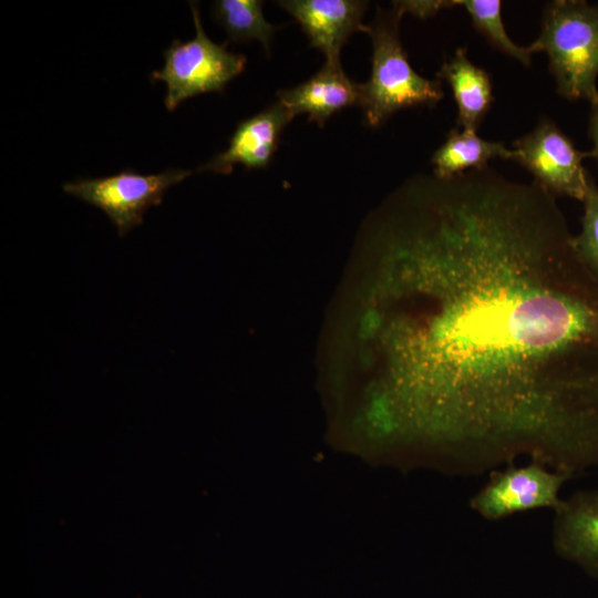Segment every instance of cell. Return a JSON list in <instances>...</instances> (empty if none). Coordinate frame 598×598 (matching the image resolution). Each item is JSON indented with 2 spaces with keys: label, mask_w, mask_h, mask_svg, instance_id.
Here are the masks:
<instances>
[{
  "label": "cell",
  "mask_w": 598,
  "mask_h": 598,
  "mask_svg": "<svg viewBox=\"0 0 598 598\" xmlns=\"http://www.w3.org/2000/svg\"><path fill=\"white\" fill-rule=\"evenodd\" d=\"M342 289L326 359L362 369L382 436L457 468L598 465V280L537 182L414 176Z\"/></svg>",
  "instance_id": "1"
},
{
  "label": "cell",
  "mask_w": 598,
  "mask_h": 598,
  "mask_svg": "<svg viewBox=\"0 0 598 598\" xmlns=\"http://www.w3.org/2000/svg\"><path fill=\"white\" fill-rule=\"evenodd\" d=\"M401 18L394 7L378 8L374 20L367 25L372 42V69L369 80L361 83L360 107L371 127L402 109L432 107L444 96L440 80H429L411 66L400 40Z\"/></svg>",
  "instance_id": "2"
},
{
  "label": "cell",
  "mask_w": 598,
  "mask_h": 598,
  "mask_svg": "<svg viewBox=\"0 0 598 598\" xmlns=\"http://www.w3.org/2000/svg\"><path fill=\"white\" fill-rule=\"evenodd\" d=\"M534 52L548 55L557 93L567 100L598 97V4L584 0L547 3Z\"/></svg>",
  "instance_id": "3"
},
{
  "label": "cell",
  "mask_w": 598,
  "mask_h": 598,
  "mask_svg": "<svg viewBox=\"0 0 598 598\" xmlns=\"http://www.w3.org/2000/svg\"><path fill=\"white\" fill-rule=\"evenodd\" d=\"M196 34L182 42L174 40L164 51L162 70L151 74L152 81L166 83L164 104L174 111L183 101L195 95L224 92L226 85L239 75L246 65L244 54L227 50L228 41L217 44L205 33L196 2H190Z\"/></svg>",
  "instance_id": "4"
},
{
  "label": "cell",
  "mask_w": 598,
  "mask_h": 598,
  "mask_svg": "<svg viewBox=\"0 0 598 598\" xmlns=\"http://www.w3.org/2000/svg\"><path fill=\"white\" fill-rule=\"evenodd\" d=\"M190 171L169 169L142 175L131 169L102 178H83L63 184V190L89 203L109 217L124 236L143 223L145 212L158 206L168 188L181 183Z\"/></svg>",
  "instance_id": "5"
},
{
  "label": "cell",
  "mask_w": 598,
  "mask_h": 598,
  "mask_svg": "<svg viewBox=\"0 0 598 598\" xmlns=\"http://www.w3.org/2000/svg\"><path fill=\"white\" fill-rule=\"evenodd\" d=\"M573 476L538 461L520 466L511 464L491 472L485 485L470 499V507L492 522L534 509L554 512L563 501L559 496L563 485Z\"/></svg>",
  "instance_id": "6"
},
{
  "label": "cell",
  "mask_w": 598,
  "mask_h": 598,
  "mask_svg": "<svg viewBox=\"0 0 598 598\" xmlns=\"http://www.w3.org/2000/svg\"><path fill=\"white\" fill-rule=\"evenodd\" d=\"M511 148L512 161L526 168L553 195L582 202L591 178L582 161L591 153L579 151L551 120L542 118Z\"/></svg>",
  "instance_id": "7"
},
{
  "label": "cell",
  "mask_w": 598,
  "mask_h": 598,
  "mask_svg": "<svg viewBox=\"0 0 598 598\" xmlns=\"http://www.w3.org/2000/svg\"><path fill=\"white\" fill-rule=\"evenodd\" d=\"M300 24L313 47L327 62H341L340 52L355 31L365 32L362 23L368 7L359 0H282L277 2Z\"/></svg>",
  "instance_id": "8"
},
{
  "label": "cell",
  "mask_w": 598,
  "mask_h": 598,
  "mask_svg": "<svg viewBox=\"0 0 598 598\" xmlns=\"http://www.w3.org/2000/svg\"><path fill=\"white\" fill-rule=\"evenodd\" d=\"M551 544L560 558L598 579V488L563 498L554 511Z\"/></svg>",
  "instance_id": "9"
},
{
  "label": "cell",
  "mask_w": 598,
  "mask_h": 598,
  "mask_svg": "<svg viewBox=\"0 0 598 598\" xmlns=\"http://www.w3.org/2000/svg\"><path fill=\"white\" fill-rule=\"evenodd\" d=\"M292 118L281 103L269 105L241 121L231 135L228 147L197 171L230 174L235 164H241L247 169L266 167L278 147L282 131Z\"/></svg>",
  "instance_id": "10"
},
{
  "label": "cell",
  "mask_w": 598,
  "mask_h": 598,
  "mask_svg": "<svg viewBox=\"0 0 598 598\" xmlns=\"http://www.w3.org/2000/svg\"><path fill=\"white\" fill-rule=\"evenodd\" d=\"M281 103L295 117L307 114L320 127L334 113L361 102V84L353 82L343 71L341 62H324L307 81L277 93Z\"/></svg>",
  "instance_id": "11"
},
{
  "label": "cell",
  "mask_w": 598,
  "mask_h": 598,
  "mask_svg": "<svg viewBox=\"0 0 598 598\" xmlns=\"http://www.w3.org/2000/svg\"><path fill=\"white\" fill-rule=\"evenodd\" d=\"M436 76L452 89L457 126L477 131L494 101L489 74L467 58L465 48H457L441 65Z\"/></svg>",
  "instance_id": "12"
},
{
  "label": "cell",
  "mask_w": 598,
  "mask_h": 598,
  "mask_svg": "<svg viewBox=\"0 0 598 598\" xmlns=\"http://www.w3.org/2000/svg\"><path fill=\"white\" fill-rule=\"evenodd\" d=\"M512 148L499 142L486 141L474 130L453 128L432 156L433 175L451 178L471 169L484 168L492 158L512 161Z\"/></svg>",
  "instance_id": "13"
},
{
  "label": "cell",
  "mask_w": 598,
  "mask_h": 598,
  "mask_svg": "<svg viewBox=\"0 0 598 598\" xmlns=\"http://www.w3.org/2000/svg\"><path fill=\"white\" fill-rule=\"evenodd\" d=\"M260 0H218L213 4L215 20L225 29L229 40H257L269 54L274 34L279 28L268 22Z\"/></svg>",
  "instance_id": "14"
},
{
  "label": "cell",
  "mask_w": 598,
  "mask_h": 598,
  "mask_svg": "<svg viewBox=\"0 0 598 598\" xmlns=\"http://www.w3.org/2000/svg\"><path fill=\"white\" fill-rule=\"evenodd\" d=\"M457 4L467 11L475 29L493 48L517 60L524 66L530 65L535 52L530 45L520 47L509 38L502 20L499 0H457Z\"/></svg>",
  "instance_id": "15"
},
{
  "label": "cell",
  "mask_w": 598,
  "mask_h": 598,
  "mask_svg": "<svg viewBox=\"0 0 598 598\" xmlns=\"http://www.w3.org/2000/svg\"><path fill=\"white\" fill-rule=\"evenodd\" d=\"M582 204L581 229L577 236L574 235V244L578 255L598 280V186L592 177Z\"/></svg>",
  "instance_id": "16"
},
{
  "label": "cell",
  "mask_w": 598,
  "mask_h": 598,
  "mask_svg": "<svg viewBox=\"0 0 598 598\" xmlns=\"http://www.w3.org/2000/svg\"><path fill=\"white\" fill-rule=\"evenodd\" d=\"M457 4V0H429V1H396L393 7L403 16L411 13L417 18L425 19L434 16L440 10Z\"/></svg>",
  "instance_id": "17"
},
{
  "label": "cell",
  "mask_w": 598,
  "mask_h": 598,
  "mask_svg": "<svg viewBox=\"0 0 598 598\" xmlns=\"http://www.w3.org/2000/svg\"><path fill=\"white\" fill-rule=\"evenodd\" d=\"M589 116V136L592 141L594 148L590 152L591 156L597 159L598 163V97L592 101Z\"/></svg>",
  "instance_id": "18"
}]
</instances>
